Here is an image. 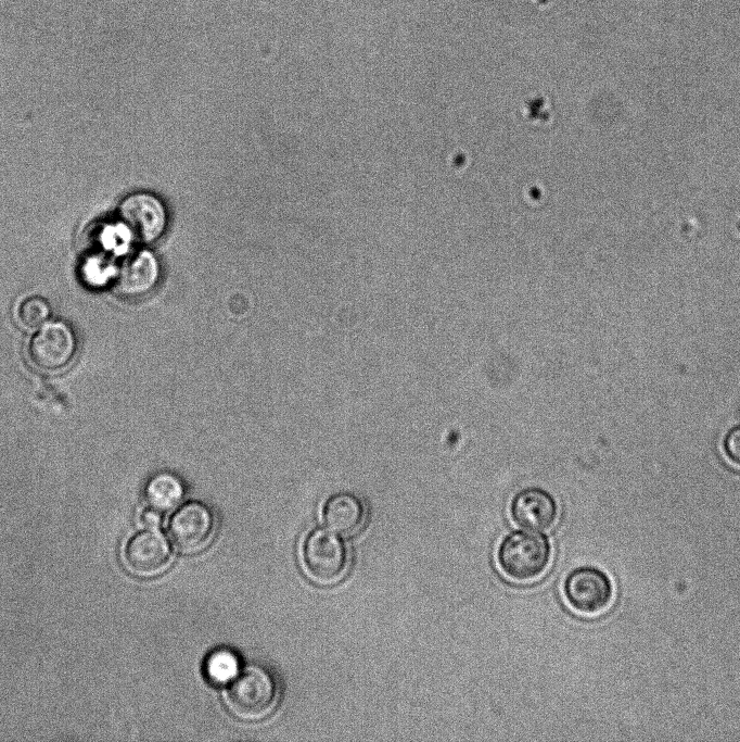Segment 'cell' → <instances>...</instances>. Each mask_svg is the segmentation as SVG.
<instances>
[{"label":"cell","mask_w":740,"mask_h":742,"mask_svg":"<svg viewBox=\"0 0 740 742\" xmlns=\"http://www.w3.org/2000/svg\"><path fill=\"white\" fill-rule=\"evenodd\" d=\"M366 515L363 501L348 491L330 495L322 507V519L327 528L342 536L357 532L362 527Z\"/></svg>","instance_id":"8fae6325"},{"label":"cell","mask_w":740,"mask_h":742,"mask_svg":"<svg viewBox=\"0 0 740 742\" xmlns=\"http://www.w3.org/2000/svg\"><path fill=\"white\" fill-rule=\"evenodd\" d=\"M118 218L135 240L141 243L157 241L166 231L168 213L164 202L149 191H135L119 203Z\"/></svg>","instance_id":"52a82bcc"},{"label":"cell","mask_w":740,"mask_h":742,"mask_svg":"<svg viewBox=\"0 0 740 742\" xmlns=\"http://www.w3.org/2000/svg\"><path fill=\"white\" fill-rule=\"evenodd\" d=\"M186 494V486L179 475L170 470L153 474L145 483L144 496L150 507L167 512L177 507Z\"/></svg>","instance_id":"7c38bea8"},{"label":"cell","mask_w":740,"mask_h":742,"mask_svg":"<svg viewBox=\"0 0 740 742\" xmlns=\"http://www.w3.org/2000/svg\"><path fill=\"white\" fill-rule=\"evenodd\" d=\"M171 557L168 539L161 531L150 528L135 533L124 550L128 569L145 577L164 571L170 565Z\"/></svg>","instance_id":"ba28073f"},{"label":"cell","mask_w":740,"mask_h":742,"mask_svg":"<svg viewBox=\"0 0 740 742\" xmlns=\"http://www.w3.org/2000/svg\"><path fill=\"white\" fill-rule=\"evenodd\" d=\"M160 278L158 259L152 251L141 249L129 253L117 266L113 285L119 295L137 299L153 291Z\"/></svg>","instance_id":"9c48e42d"},{"label":"cell","mask_w":740,"mask_h":742,"mask_svg":"<svg viewBox=\"0 0 740 742\" xmlns=\"http://www.w3.org/2000/svg\"><path fill=\"white\" fill-rule=\"evenodd\" d=\"M77 352V339L73 328L63 320H48L34 330L26 347L33 367L44 373H55L68 366Z\"/></svg>","instance_id":"5b68a950"},{"label":"cell","mask_w":740,"mask_h":742,"mask_svg":"<svg viewBox=\"0 0 740 742\" xmlns=\"http://www.w3.org/2000/svg\"><path fill=\"white\" fill-rule=\"evenodd\" d=\"M162 514L163 512L149 506L148 508L142 511L140 519L146 528L156 529L162 525Z\"/></svg>","instance_id":"2e32d148"},{"label":"cell","mask_w":740,"mask_h":742,"mask_svg":"<svg viewBox=\"0 0 740 742\" xmlns=\"http://www.w3.org/2000/svg\"><path fill=\"white\" fill-rule=\"evenodd\" d=\"M51 316L49 302L40 295H27L15 306V319L27 330H36L46 324Z\"/></svg>","instance_id":"5bb4252c"},{"label":"cell","mask_w":740,"mask_h":742,"mask_svg":"<svg viewBox=\"0 0 740 742\" xmlns=\"http://www.w3.org/2000/svg\"><path fill=\"white\" fill-rule=\"evenodd\" d=\"M216 517L213 510L197 500L179 504L168 521V535L175 548L187 554L199 553L213 540Z\"/></svg>","instance_id":"8992f818"},{"label":"cell","mask_w":740,"mask_h":742,"mask_svg":"<svg viewBox=\"0 0 740 742\" xmlns=\"http://www.w3.org/2000/svg\"><path fill=\"white\" fill-rule=\"evenodd\" d=\"M303 568L317 584L329 587L339 583L349 567V551L345 541L330 529L311 530L304 540Z\"/></svg>","instance_id":"3957f363"},{"label":"cell","mask_w":740,"mask_h":742,"mask_svg":"<svg viewBox=\"0 0 740 742\" xmlns=\"http://www.w3.org/2000/svg\"><path fill=\"white\" fill-rule=\"evenodd\" d=\"M562 591L567 605L578 614L596 616L607 612L615 598L610 576L591 565L578 566L565 577Z\"/></svg>","instance_id":"277c9868"},{"label":"cell","mask_w":740,"mask_h":742,"mask_svg":"<svg viewBox=\"0 0 740 742\" xmlns=\"http://www.w3.org/2000/svg\"><path fill=\"white\" fill-rule=\"evenodd\" d=\"M723 447L726 456L733 464L740 466V426L733 427L728 431L724 439Z\"/></svg>","instance_id":"9a60e30c"},{"label":"cell","mask_w":740,"mask_h":742,"mask_svg":"<svg viewBox=\"0 0 740 742\" xmlns=\"http://www.w3.org/2000/svg\"><path fill=\"white\" fill-rule=\"evenodd\" d=\"M558 503L547 490L537 487L525 488L511 500L510 514L512 520L521 528L545 531L558 519Z\"/></svg>","instance_id":"30bf717a"},{"label":"cell","mask_w":740,"mask_h":742,"mask_svg":"<svg viewBox=\"0 0 740 742\" xmlns=\"http://www.w3.org/2000/svg\"><path fill=\"white\" fill-rule=\"evenodd\" d=\"M207 679L216 684H228L241 670L239 656L230 649H216L206 658Z\"/></svg>","instance_id":"4fadbf2b"},{"label":"cell","mask_w":740,"mask_h":742,"mask_svg":"<svg viewBox=\"0 0 740 742\" xmlns=\"http://www.w3.org/2000/svg\"><path fill=\"white\" fill-rule=\"evenodd\" d=\"M279 683L265 666L250 664L241 668L225 691L229 712L246 721L261 720L269 716L279 702Z\"/></svg>","instance_id":"6da1fadb"},{"label":"cell","mask_w":740,"mask_h":742,"mask_svg":"<svg viewBox=\"0 0 740 742\" xmlns=\"http://www.w3.org/2000/svg\"><path fill=\"white\" fill-rule=\"evenodd\" d=\"M552 557V544L541 531L515 529L500 540L496 558L501 573L511 580L539 578Z\"/></svg>","instance_id":"7a4b0ae2"}]
</instances>
